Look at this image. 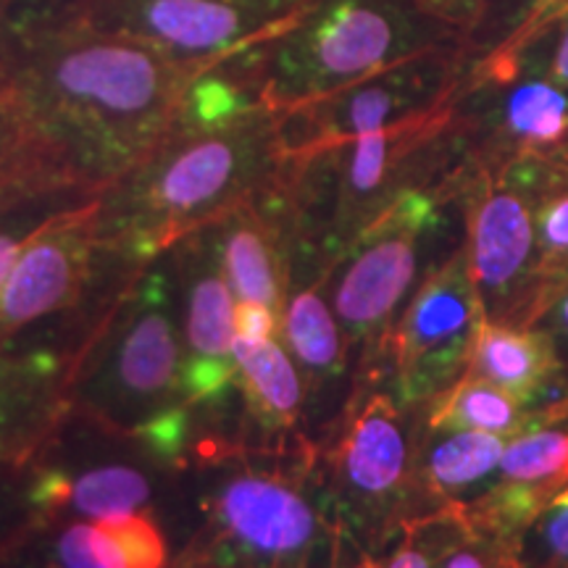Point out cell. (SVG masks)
<instances>
[{
    "instance_id": "cell-1",
    "label": "cell",
    "mask_w": 568,
    "mask_h": 568,
    "mask_svg": "<svg viewBox=\"0 0 568 568\" xmlns=\"http://www.w3.org/2000/svg\"><path fill=\"white\" fill-rule=\"evenodd\" d=\"M9 88L77 180L101 190L172 124L197 71L67 13L11 17Z\"/></svg>"
},
{
    "instance_id": "cell-2",
    "label": "cell",
    "mask_w": 568,
    "mask_h": 568,
    "mask_svg": "<svg viewBox=\"0 0 568 568\" xmlns=\"http://www.w3.org/2000/svg\"><path fill=\"white\" fill-rule=\"evenodd\" d=\"M282 163L276 111L224 61L197 71L159 142L98 193V243L113 261L138 268L266 193Z\"/></svg>"
},
{
    "instance_id": "cell-3",
    "label": "cell",
    "mask_w": 568,
    "mask_h": 568,
    "mask_svg": "<svg viewBox=\"0 0 568 568\" xmlns=\"http://www.w3.org/2000/svg\"><path fill=\"white\" fill-rule=\"evenodd\" d=\"M190 531L172 568H329L337 529L316 443L258 447L201 435L182 468Z\"/></svg>"
},
{
    "instance_id": "cell-4",
    "label": "cell",
    "mask_w": 568,
    "mask_h": 568,
    "mask_svg": "<svg viewBox=\"0 0 568 568\" xmlns=\"http://www.w3.org/2000/svg\"><path fill=\"white\" fill-rule=\"evenodd\" d=\"M69 414L148 445L176 466L201 437L184 387L172 253L140 264L113 290L77 347Z\"/></svg>"
},
{
    "instance_id": "cell-5",
    "label": "cell",
    "mask_w": 568,
    "mask_h": 568,
    "mask_svg": "<svg viewBox=\"0 0 568 568\" xmlns=\"http://www.w3.org/2000/svg\"><path fill=\"white\" fill-rule=\"evenodd\" d=\"M479 0H305L282 30L224 63L287 111L414 55L464 48Z\"/></svg>"
},
{
    "instance_id": "cell-6",
    "label": "cell",
    "mask_w": 568,
    "mask_h": 568,
    "mask_svg": "<svg viewBox=\"0 0 568 568\" xmlns=\"http://www.w3.org/2000/svg\"><path fill=\"white\" fill-rule=\"evenodd\" d=\"M418 406L389 389L353 387L345 408L316 439V468L337 535L379 558L414 518Z\"/></svg>"
},
{
    "instance_id": "cell-7",
    "label": "cell",
    "mask_w": 568,
    "mask_h": 568,
    "mask_svg": "<svg viewBox=\"0 0 568 568\" xmlns=\"http://www.w3.org/2000/svg\"><path fill=\"white\" fill-rule=\"evenodd\" d=\"M24 468L38 521L151 514L166 527V516L184 508V466L74 414H67Z\"/></svg>"
},
{
    "instance_id": "cell-8",
    "label": "cell",
    "mask_w": 568,
    "mask_h": 568,
    "mask_svg": "<svg viewBox=\"0 0 568 568\" xmlns=\"http://www.w3.org/2000/svg\"><path fill=\"white\" fill-rule=\"evenodd\" d=\"M445 193L447 184L406 193L326 268V297L351 355H358L355 385L379 379L389 332L422 282L424 255L443 234Z\"/></svg>"
},
{
    "instance_id": "cell-9",
    "label": "cell",
    "mask_w": 568,
    "mask_h": 568,
    "mask_svg": "<svg viewBox=\"0 0 568 568\" xmlns=\"http://www.w3.org/2000/svg\"><path fill=\"white\" fill-rule=\"evenodd\" d=\"M305 0H45L67 13L159 48L190 71H203L282 30Z\"/></svg>"
},
{
    "instance_id": "cell-10",
    "label": "cell",
    "mask_w": 568,
    "mask_h": 568,
    "mask_svg": "<svg viewBox=\"0 0 568 568\" xmlns=\"http://www.w3.org/2000/svg\"><path fill=\"white\" fill-rule=\"evenodd\" d=\"M464 48H439L395 63L314 101L276 111L284 159L385 130L460 95Z\"/></svg>"
},
{
    "instance_id": "cell-11",
    "label": "cell",
    "mask_w": 568,
    "mask_h": 568,
    "mask_svg": "<svg viewBox=\"0 0 568 568\" xmlns=\"http://www.w3.org/2000/svg\"><path fill=\"white\" fill-rule=\"evenodd\" d=\"M464 251L487 322L535 324L542 311L535 195L516 163L479 172L468 193Z\"/></svg>"
},
{
    "instance_id": "cell-12",
    "label": "cell",
    "mask_w": 568,
    "mask_h": 568,
    "mask_svg": "<svg viewBox=\"0 0 568 568\" xmlns=\"http://www.w3.org/2000/svg\"><path fill=\"white\" fill-rule=\"evenodd\" d=\"M92 203L51 219L19 253L0 287V347L45 322L80 316L134 272L103 253Z\"/></svg>"
},
{
    "instance_id": "cell-13",
    "label": "cell",
    "mask_w": 568,
    "mask_h": 568,
    "mask_svg": "<svg viewBox=\"0 0 568 568\" xmlns=\"http://www.w3.org/2000/svg\"><path fill=\"white\" fill-rule=\"evenodd\" d=\"M481 322L485 311L460 245L424 276L403 305L385 345L379 379L389 366L395 400L424 406L466 372Z\"/></svg>"
},
{
    "instance_id": "cell-14",
    "label": "cell",
    "mask_w": 568,
    "mask_h": 568,
    "mask_svg": "<svg viewBox=\"0 0 568 568\" xmlns=\"http://www.w3.org/2000/svg\"><path fill=\"white\" fill-rule=\"evenodd\" d=\"M169 253L176 274L187 397L201 435H230L224 424L237 403V364L232 355L234 295L226 284L211 226L184 234Z\"/></svg>"
},
{
    "instance_id": "cell-15",
    "label": "cell",
    "mask_w": 568,
    "mask_h": 568,
    "mask_svg": "<svg viewBox=\"0 0 568 568\" xmlns=\"http://www.w3.org/2000/svg\"><path fill=\"white\" fill-rule=\"evenodd\" d=\"M485 101L458 98L464 153L479 172H497L521 159H566L568 92L548 77H521L506 61L495 63Z\"/></svg>"
},
{
    "instance_id": "cell-16",
    "label": "cell",
    "mask_w": 568,
    "mask_h": 568,
    "mask_svg": "<svg viewBox=\"0 0 568 568\" xmlns=\"http://www.w3.org/2000/svg\"><path fill=\"white\" fill-rule=\"evenodd\" d=\"M74 347H0V460L27 464L69 414Z\"/></svg>"
},
{
    "instance_id": "cell-17",
    "label": "cell",
    "mask_w": 568,
    "mask_h": 568,
    "mask_svg": "<svg viewBox=\"0 0 568 568\" xmlns=\"http://www.w3.org/2000/svg\"><path fill=\"white\" fill-rule=\"evenodd\" d=\"M568 489V418L510 439L500 479L485 497L460 510L514 545V537L552 497Z\"/></svg>"
},
{
    "instance_id": "cell-18",
    "label": "cell",
    "mask_w": 568,
    "mask_h": 568,
    "mask_svg": "<svg viewBox=\"0 0 568 568\" xmlns=\"http://www.w3.org/2000/svg\"><path fill=\"white\" fill-rule=\"evenodd\" d=\"M226 284L240 303H261L282 316L290 287V243L272 193L234 205L209 222Z\"/></svg>"
},
{
    "instance_id": "cell-19",
    "label": "cell",
    "mask_w": 568,
    "mask_h": 568,
    "mask_svg": "<svg viewBox=\"0 0 568 568\" xmlns=\"http://www.w3.org/2000/svg\"><path fill=\"white\" fill-rule=\"evenodd\" d=\"M232 355L237 364V432L234 437L258 447L308 443L305 387L280 339L247 343V339L234 337Z\"/></svg>"
},
{
    "instance_id": "cell-20",
    "label": "cell",
    "mask_w": 568,
    "mask_h": 568,
    "mask_svg": "<svg viewBox=\"0 0 568 568\" xmlns=\"http://www.w3.org/2000/svg\"><path fill=\"white\" fill-rule=\"evenodd\" d=\"M280 343L290 353L305 387V424L329 414L351 368V347L326 297L324 280L295 284L282 308Z\"/></svg>"
},
{
    "instance_id": "cell-21",
    "label": "cell",
    "mask_w": 568,
    "mask_h": 568,
    "mask_svg": "<svg viewBox=\"0 0 568 568\" xmlns=\"http://www.w3.org/2000/svg\"><path fill=\"white\" fill-rule=\"evenodd\" d=\"M506 445V439L487 432L424 422L416 447V495L422 516L439 508L471 506L485 497L500 479Z\"/></svg>"
},
{
    "instance_id": "cell-22",
    "label": "cell",
    "mask_w": 568,
    "mask_h": 568,
    "mask_svg": "<svg viewBox=\"0 0 568 568\" xmlns=\"http://www.w3.org/2000/svg\"><path fill=\"white\" fill-rule=\"evenodd\" d=\"M466 372L506 389L529 408H535L545 389L568 374L548 335L537 326H508L487 318L474 337Z\"/></svg>"
},
{
    "instance_id": "cell-23",
    "label": "cell",
    "mask_w": 568,
    "mask_h": 568,
    "mask_svg": "<svg viewBox=\"0 0 568 568\" xmlns=\"http://www.w3.org/2000/svg\"><path fill=\"white\" fill-rule=\"evenodd\" d=\"M564 414L535 410L508 395L506 389L489 385L481 376L464 372L453 385L439 389L426 400L424 422L429 426H453V429H474L516 439L539 426L564 422Z\"/></svg>"
},
{
    "instance_id": "cell-24",
    "label": "cell",
    "mask_w": 568,
    "mask_h": 568,
    "mask_svg": "<svg viewBox=\"0 0 568 568\" xmlns=\"http://www.w3.org/2000/svg\"><path fill=\"white\" fill-rule=\"evenodd\" d=\"M63 182L80 180L38 132L17 92L0 88V203Z\"/></svg>"
},
{
    "instance_id": "cell-25",
    "label": "cell",
    "mask_w": 568,
    "mask_h": 568,
    "mask_svg": "<svg viewBox=\"0 0 568 568\" xmlns=\"http://www.w3.org/2000/svg\"><path fill=\"white\" fill-rule=\"evenodd\" d=\"M0 568H122V560L98 521L53 518L6 550Z\"/></svg>"
},
{
    "instance_id": "cell-26",
    "label": "cell",
    "mask_w": 568,
    "mask_h": 568,
    "mask_svg": "<svg viewBox=\"0 0 568 568\" xmlns=\"http://www.w3.org/2000/svg\"><path fill=\"white\" fill-rule=\"evenodd\" d=\"M403 531L422 545L432 568H518L508 539L479 527L460 508L414 518Z\"/></svg>"
},
{
    "instance_id": "cell-27",
    "label": "cell",
    "mask_w": 568,
    "mask_h": 568,
    "mask_svg": "<svg viewBox=\"0 0 568 568\" xmlns=\"http://www.w3.org/2000/svg\"><path fill=\"white\" fill-rule=\"evenodd\" d=\"M98 197V190L80 182H63L53 187H40L0 203V287L11 266L17 264L24 245L61 213L82 209Z\"/></svg>"
},
{
    "instance_id": "cell-28",
    "label": "cell",
    "mask_w": 568,
    "mask_h": 568,
    "mask_svg": "<svg viewBox=\"0 0 568 568\" xmlns=\"http://www.w3.org/2000/svg\"><path fill=\"white\" fill-rule=\"evenodd\" d=\"M510 548L518 568H568V489L545 503Z\"/></svg>"
},
{
    "instance_id": "cell-29",
    "label": "cell",
    "mask_w": 568,
    "mask_h": 568,
    "mask_svg": "<svg viewBox=\"0 0 568 568\" xmlns=\"http://www.w3.org/2000/svg\"><path fill=\"white\" fill-rule=\"evenodd\" d=\"M101 529L111 537L122 568H172L166 527L151 514H122L98 518Z\"/></svg>"
},
{
    "instance_id": "cell-30",
    "label": "cell",
    "mask_w": 568,
    "mask_h": 568,
    "mask_svg": "<svg viewBox=\"0 0 568 568\" xmlns=\"http://www.w3.org/2000/svg\"><path fill=\"white\" fill-rule=\"evenodd\" d=\"M38 524L24 464L0 460V556Z\"/></svg>"
},
{
    "instance_id": "cell-31",
    "label": "cell",
    "mask_w": 568,
    "mask_h": 568,
    "mask_svg": "<svg viewBox=\"0 0 568 568\" xmlns=\"http://www.w3.org/2000/svg\"><path fill=\"white\" fill-rule=\"evenodd\" d=\"M282 316L261 303H234V337L247 343L280 339Z\"/></svg>"
},
{
    "instance_id": "cell-32",
    "label": "cell",
    "mask_w": 568,
    "mask_h": 568,
    "mask_svg": "<svg viewBox=\"0 0 568 568\" xmlns=\"http://www.w3.org/2000/svg\"><path fill=\"white\" fill-rule=\"evenodd\" d=\"M531 326H537L539 332L548 335L552 347H556L560 364H564V368L568 372V276Z\"/></svg>"
},
{
    "instance_id": "cell-33",
    "label": "cell",
    "mask_w": 568,
    "mask_h": 568,
    "mask_svg": "<svg viewBox=\"0 0 568 568\" xmlns=\"http://www.w3.org/2000/svg\"><path fill=\"white\" fill-rule=\"evenodd\" d=\"M385 552L387 556L382 560L376 558L382 568H432L429 558H426V552L422 550V545H418L408 531H403V535L397 537Z\"/></svg>"
},
{
    "instance_id": "cell-34",
    "label": "cell",
    "mask_w": 568,
    "mask_h": 568,
    "mask_svg": "<svg viewBox=\"0 0 568 568\" xmlns=\"http://www.w3.org/2000/svg\"><path fill=\"white\" fill-rule=\"evenodd\" d=\"M329 568H382V566L374 556H368V552L353 548L351 542H345V539L337 535L335 556H332Z\"/></svg>"
},
{
    "instance_id": "cell-35",
    "label": "cell",
    "mask_w": 568,
    "mask_h": 568,
    "mask_svg": "<svg viewBox=\"0 0 568 568\" xmlns=\"http://www.w3.org/2000/svg\"><path fill=\"white\" fill-rule=\"evenodd\" d=\"M11 51H13L11 6L9 3H0V88H6V84H9Z\"/></svg>"
},
{
    "instance_id": "cell-36",
    "label": "cell",
    "mask_w": 568,
    "mask_h": 568,
    "mask_svg": "<svg viewBox=\"0 0 568 568\" xmlns=\"http://www.w3.org/2000/svg\"><path fill=\"white\" fill-rule=\"evenodd\" d=\"M548 80H552L560 88L568 90V17L560 27L556 51L550 55V67H548Z\"/></svg>"
},
{
    "instance_id": "cell-37",
    "label": "cell",
    "mask_w": 568,
    "mask_h": 568,
    "mask_svg": "<svg viewBox=\"0 0 568 568\" xmlns=\"http://www.w3.org/2000/svg\"><path fill=\"white\" fill-rule=\"evenodd\" d=\"M0 3H9V6H13V3H17V0H0Z\"/></svg>"
}]
</instances>
